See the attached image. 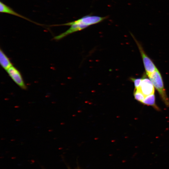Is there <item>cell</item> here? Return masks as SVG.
Here are the masks:
<instances>
[{"label": "cell", "instance_id": "1", "mask_svg": "<svg viewBox=\"0 0 169 169\" xmlns=\"http://www.w3.org/2000/svg\"><path fill=\"white\" fill-rule=\"evenodd\" d=\"M147 76L158 91L163 102L166 106L169 107V99L167 95L162 77L159 71L157 69Z\"/></svg>", "mask_w": 169, "mask_h": 169}, {"label": "cell", "instance_id": "2", "mask_svg": "<svg viewBox=\"0 0 169 169\" xmlns=\"http://www.w3.org/2000/svg\"><path fill=\"white\" fill-rule=\"evenodd\" d=\"M131 35L138 47L142 59L146 74L148 76L155 71L157 69L152 60L145 53L141 44L136 39L132 34Z\"/></svg>", "mask_w": 169, "mask_h": 169}, {"label": "cell", "instance_id": "3", "mask_svg": "<svg viewBox=\"0 0 169 169\" xmlns=\"http://www.w3.org/2000/svg\"><path fill=\"white\" fill-rule=\"evenodd\" d=\"M7 71L11 78L20 88L24 90L27 89L21 73L16 68L12 66Z\"/></svg>", "mask_w": 169, "mask_h": 169}, {"label": "cell", "instance_id": "4", "mask_svg": "<svg viewBox=\"0 0 169 169\" xmlns=\"http://www.w3.org/2000/svg\"><path fill=\"white\" fill-rule=\"evenodd\" d=\"M154 87L149 78L143 75L139 89L146 96L155 93Z\"/></svg>", "mask_w": 169, "mask_h": 169}, {"label": "cell", "instance_id": "5", "mask_svg": "<svg viewBox=\"0 0 169 169\" xmlns=\"http://www.w3.org/2000/svg\"><path fill=\"white\" fill-rule=\"evenodd\" d=\"M0 12L1 13H6L13 15L32 22L35 23L34 22H33L28 18L15 12L10 7L8 6L1 1L0 2Z\"/></svg>", "mask_w": 169, "mask_h": 169}, {"label": "cell", "instance_id": "6", "mask_svg": "<svg viewBox=\"0 0 169 169\" xmlns=\"http://www.w3.org/2000/svg\"><path fill=\"white\" fill-rule=\"evenodd\" d=\"M141 103L144 105L151 106L157 110H160V108L156 103V98L154 94L145 96Z\"/></svg>", "mask_w": 169, "mask_h": 169}, {"label": "cell", "instance_id": "7", "mask_svg": "<svg viewBox=\"0 0 169 169\" xmlns=\"http://www.w3.org/2000/svg\"><path fill=\"white\" fill-rule=\"evenodd\" d=\"M0 63L2 68L6 71L13 66L9 58L1 49H0Z\"/></svg>", "mask_w": 169, "mask_h": 169}, {"label": "cell", "instance_id": "8", "mask_svg": "<svg viewBox=\"0 0 169 169\" xmlns=\"http://www.w3.org/2000/svg\"><path fill=\"white\" fill-rule=\"evenodd\" d=\"M133 95L135 99L141 103L144 100L145 97L139 89H135Z\"/></svg>", "mask_w": 169, "mask_h": 169}, {"label": "cell", "instance_id": "9", "mask_svg": "<svg viewBox=\"0 0 169 169\" xmlns=\"http://www.w3.org/2000/svg\"><path fill=\"white\" fill-rule=\"evenodd\" d=\"M130 79L134 83L135 89H139L141 81L142 78H131Z\"/></svg>", "mask_w": 169, "mask_h": 169}]
</instances>
